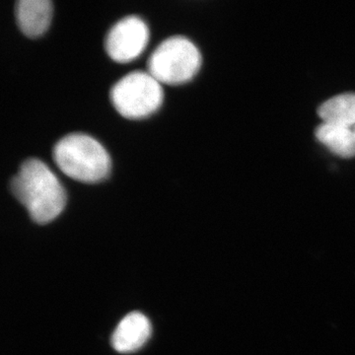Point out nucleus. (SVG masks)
<instances>
[{
    "mask_svg": "<svg viewBox=\"0 0 355 355\" xmlns=\"http://www.w3.org/2000/svg\"><path fill=\"white\" fill-rule=\"evenodd\" d=\"M149 40V30L141 18L128 16L116 23L105 41V49L112 60L127 64L141 55Z\"/></svg>",
    "mask_w": 355,
    "mask_h": 355,
    "instance_id": "39448f33",
    "label": "nucleus"
},
{
    "mask_svg": "<svg viewBox=\"0 0 355 355\" xmlns=\"http://www.w3.org/2000/svg\"><path fill=\"white\" fill-rule=\"evenodd\" d=\"M110 98L123 118L139 120L155 113L163 102L161 84L148 72L133 71L111 89Z\"/></svg>",
    "mask_w": 355,
    "mask_h": 355,
    "instance_id": "20e7f679",
    "label": "nucleus"
},
{
    "mask_svg": "<svg viewBox=\"0 0 355 355\" xmlns=\"http://www.w3.org/2000/svg\"><path fill=\"white\" fill-rule=\"evenodd\" d=\"M319 116L324 123L354 128L355 125V94L336 96L322 104Z\"/></svg>",
    "mask_w": 355,
    "mask_h": 355,
    "instance_id": "1a4fd4ad",
    "label": "nucleus"
},
{
    "mask_svg": "<svg viewBox=\"0 0 355 355\" xmlns=\"http://www.w3.org/2000/svg\"><path fill=\"white\" fill-rule=\"evenodd\" d=\"M10 190L38 224L50 223L65 207L67 196L55 175L44 162L30 158L11 179Z\"/></svg>",
    "mask_w": 355,
    "mask_h": 355,
    "instance_id": "f257e3e1",
    "label": "nucleus"
},
{
    "mask_svg": "<svg viewBox=\"0 0 355 355\" xmlns=\"http://www.w3.org/2000/svg\"><path fill=\"white\" fill-rule=\"evenodd\" d=\"M151 335V324L139 312L127 315L116 326L112 336V345L121 354H132L144 347Z\"/></svg>",
    "mask_w": 355,
    "mask_h": 355,
    "instance_id": "423d86ee",
    "label": "nucleus"
},
{
    "mask_svg": "<svg viewBox=\"0 0 355 355\" xmlns=\"http://www.w3.org/2000/svg\"><path fill=\"white\" fill-rule=\"evenodd\" d=\"M354 133H355V125H354Z\"/></svg>",
    "mask_w": 355,
    "mask_h": 355,
    "instance_id": "9d476101",
    "label": "nucleus"
},
{
    "mask_svg": "<svg viewBox=\"0 0 355 355\" xmlns=\"http://www.w3.org/2000/svg\"><path fill=\"white\" fill-rule=\"evenodd\" d=\"M53 156L60 171L83 183L104 181L111 170V158L106 149L84 133H70L58 140Z\"/></svg>",
    "mask_w": 355,
    "mask_h": 355,
    "instance_id": "f03ea898",
    "label": "nucleus"
},
{
    "mask_svg": "<svg viewBox=\"0 0 355 355\" xmlns=\"http://www.w3.org/2000/svg\"><path fill=\"white\" fill-rule=\"evenodd\" d=\"M202 65V55L195 44L182 36L164 40L147 62L148 73L159 83L180 85L191 80Z\"/></svg>",
    "mask_w": 355,
    "mask_h": 355,
    "instance_id": "7ed1b4c3",
    "label": "nucleus"
},
{
    "mask_svg": "<svg viewBox=\"0 0 355 355\" xmlns=\"http://www.w3.org/2000/svg\"><path fill=\"white\" fill-rule=\"evenodd\" d=\"M21 32L29 38L41 36L50 26L53 4L50 0H20L15 6Z\"/></svg>",
    "mask_w": 355,
    "mask_h": 355,
    "instance_id": "0eeeda50",
    "label": "nucleus"
},
{
    "mask_svg": "<svg viewBox=\"0 0 355 355\" xmlns=\"http://www.w3.org/2000/svg\"><path fill=\"white\" fill-rule=\"evenodd\" d=\"M317 139L334 153L349 158L355 155L354 128L323 123L316 130Z\"/></svg>",
    "mask_w": 355,
    "mask_h": 355,
    "instance_id": "6e6552de",
    "label": "nucleus"
}]
</instances>
